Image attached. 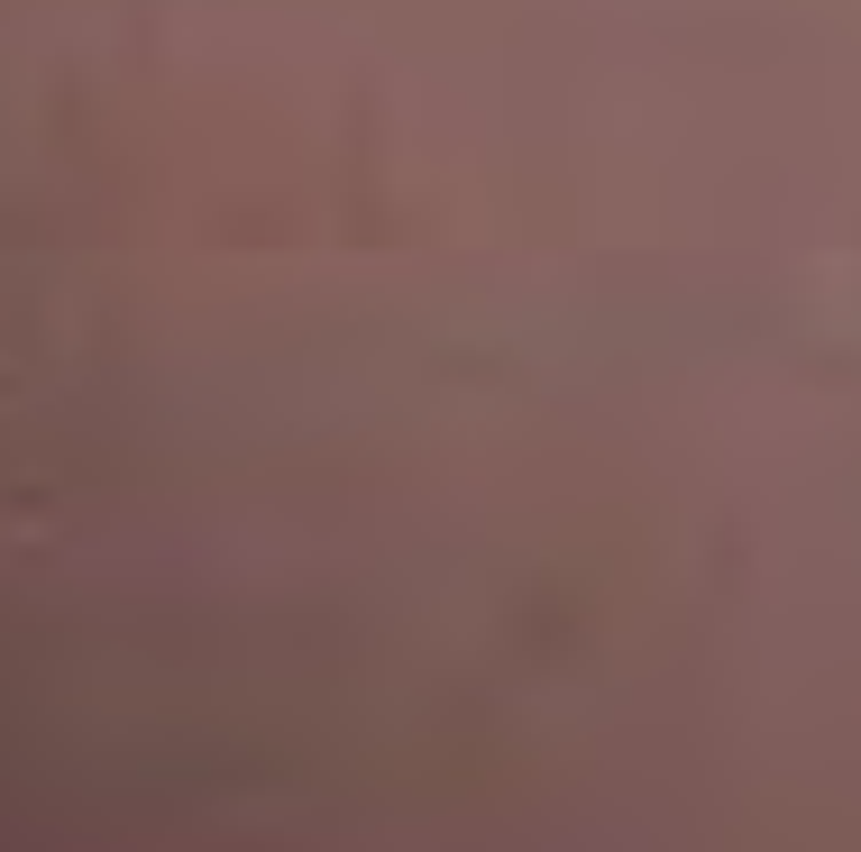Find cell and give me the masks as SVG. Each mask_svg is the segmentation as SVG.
I'll list each match as a JSON object with an SVG mask.
<instances>
[{
    "mask_svg": "<svg viewBox=\"0 0 861 852\" xmlns=\"http://www.w3.org/2000/svg\"><path fill=\"white\" fill-rule=\"evenodd\" d=\"M578 128H587V120H578ZM578 128H568V138H578ZM568 138H559V147H568ZM559 147H551V157H559ZM551 157H541V166H551ZM541 166H532V174H541ZM532 174H523V184H532ZM523 184H513V193H523ZM495 212H505V202H495ZM495 212H486V220H495ZM486 220H477V229H486ZM477 229H467V239H477ZM467 239H458V248H467ZM458 248H450V257H458ZM450 257H440V266H450ZM412 284H422V275H412ZM412 284H404V294H412ZM404 294H395V303H404Z\"/></svg>",
    "mask_w": 861,
    "mask_h": 852,
    "instance_id": "6da1fadb",
    "label": "cell"
}]
</instances>
